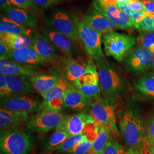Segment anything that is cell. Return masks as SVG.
Returning <instances> with one entry per match:
<instances>
[{"label": "cell", "instance_id": "6da1fadb", "mask_svg": "<svg viewBox=\"0 0 154 154\" xmlns=\"http://www.w3.org/2000/svg\"><path fill=\"white\" fill-rule=\"evenodd\" d=\"M119 129L122 140L130 154H146V129L137 109L129 107L125 110Z\"/></svg>", "mask_w": 154, "mask_h": 154}, {"label": "cell", "instance_id": "7a4b0ae2", "mask_svg": "<svg viewBox=\"0 0 154 154\" xmlns=\"http://www.w3.org/2000/svg\"><path fill=\"white\" fill-rule=\"evenodd\" d=\"M96 66L101 92L108 98L118 97L129 88L126 78L116 64L103 58L96 61Z\"/></svg>", "mask_w": 154, "mask_h": 154}, {"label": "cell", "instance_id": "3957f363", "mask_svg": "<svg viewBox=\"0 0 154 154\" xmlns=\"http://www.w3.org/2000/svg\"><path fill=\"white\" fill-rule=\"evenodd\" d=\"M77 27L79 42L82 45L88 55L95 61L105 58L102 48V34L92 28L84 17L72 14Z\"/></svg>", "mask_w": 154, "mask_h": 154}, {"label": "cell", "instance_id": "277c9868", "mask_svg": "<svg viewBox=\"0 0 154 154\" xmlns=\"http://www.w3.org/2000/svg\"><path fill=\"white\" fill-rule=\"evenodd\" d=\"M102 41L105 54L118 62L124 61L130 51L137 44L133 34L112 32L103 35Z\"/></svg>", "mask_w": 154, "mask_h": 154}, {"label": "cell", "instance_id": "5b68a950", "mask_svg": "<svg viewBox=\"0 0 154 154\" xmlns=\"http://www.w3.org/2000/svg\"><path fill=\"white\" fill-rule=\"evenodd\" d=\"M33 148V138L17 128L1 131L0 149L3 154H29Z\"/></svg>", "mask_w": 154, "mask_h": 154}, {"label": "cell", "instance_id": "8992f818", "mask_svg": "<svg viewBox=\"0 0 154 154\" xmlns=\"http://www.w3.org/2000/svg\"><path fill=\"white\" fill-rule=\"evenodd\" d=\"M42 18L46 25L72 39L79 41L78 33L72 14L60 9H52L43 14Z\"/></svg>", "mask_w": 154, "mask_h": 154}, {"label": "cell", "instance_id": "52a82bcc", "mask_svg": "<svg viewBox=\"0 0 154 154\" xmlns=\"http://www.w3.org/2000/svg\"><path fill=\"white\" fill-rule=\"evenodd\" d=\"M66 116L60 111L44 109L30 118L26 122V127L34 132H49L57 130L64 121Z\"/></svg>", "mask_w": 154, "mask_h": 154}, {"label": "cell", "instance_id": "ba28073f", "mask_svg": "<svg viewBox=\"0 0 154 154\" xmlns=\"http://www.w3.org/2000/svg\"><path fill=\"white\" fill-rule=\"evenodd\" d=\"M91 115L99 125L109 127L115 134L119 135L120 131L116 124L115 106L110 98L96 99L91 105Z\"/></svg>", "mask_w": 154, "mask_h": 154}, {"label": "cell", "instance_id": "9c48e42d", "mask_svg": "<svg viewBox=\"0 0 154 154\" xmlns=\"http://www.w3.org/2000/svg\"><path fill=\"white\" fill-rule=\"evenodd\" d=\"M1 107L29 114L40 112L44 109V105L43 101L25 94H13L2 99Z\"/></svg>", "mask_w": 154, "mask_h": 154}, {"label": "cell", "instance_id": "30bf717a", "mask_svg": "<svg viewBox=\"0 0 154 154\" xmlns=\"http://www.w3.org/2000/svg\"><path fill=\"white\" fill-rule=\"evenodd\" d=\"M154 55V54L146 48L137 45L123 61V66L129 72H142L150 68Z\"/></svg>", "mask_w": 154, "mask_h": 154}, {"label": "cell", "instance_id": "8fae6325", "mask_svg": "<svg viewBox=\"0 0 154 154\" xmlns=\"http://www.w3.org/2000/svg\"><path fill=\"white\" fill-rule=\"evenodd\" d=\"M63 76L67 82L77 88L83 77L91 71L95 65L81 63L74 58H62L61 61Z\"/></svg>", "mask_w": 154, "mask_h": 154}, {"label": "cell", "instance_id": "7c38bea8", "mask_svg": "<svg viewBox=\"0 0 154 154\" xmlns=\"http://www.w3.org/2000/svg\"><path fill=\"white\" fill-rule=\"evenodd\" d=\"M94 6L97 11L108 18L118 29L127 30L134 27L130 17L117 6L103 4L95 1Z\"/></svg>", "mask_w": 154, "mask_h": 154}, {"label": "cell", "instance_id": "4fadbf2b", "mask_svg": "<svg viewBox=\"0 0 154 154\" xmlns=\"http://www.w3.org/2000/svg\"><path fill=\"white\" fill-rule=\"evenodd\" d=\"M41 33L45 35L66 57L74 58L75 55V41L66 35L49 28L41 26Z\"/></svg>", "mask_w": 154, "mask_h": 154}, {"label": "cell", "instance_id": "5bb4252c", "mask_svg": "<svg viewBox=\"0 0 154 154\" xmlns=\"http://www.w3.org/2000/svg\"><path fill=\"white\" fill-rule=\"evenodd\" d=\"M8 60L33 69L44 66L46 63L32 46L11 51Z\"/></svg>", "mask_w": 154, "mask_h": 154}, {"label": "cell", "instance_id": "9a60e30c", "mask_svg": "<svg viewBox=\"0 0 154 154\" xmlns=\"http://www.w3.org/2000/svg\"><path fill=\"white\" fill-rule=\"evenodd\" d=\"M96 122L91 115L81 112L72 116H66L62 124L58 129L65 130L71 136L82 134L85 127Z\"/></svg>", "mask_w": 154, "mask_h": 154}, {"label": "cell", "instance_id": "2e32d148", "mask_svg": "<svg viewBox=\"0 0 154 154\" xmlns=\"http://www.w3.org/2000/svg\"><path fill=\"white\" fill-rule=\"evenodd\" d=\"M97 69V66L94 65L91 71L83 77L77 88L86 97L93 101L100 98L101 92Z\"/></svg>", "mask_w": 154, "mask_h": 154}, {"label": "cell", "instance_id": "e0dca14e", "mask_svg": "<svg viewBox=\"0 0 154 154\" xmlns=\"http://www.w3.org/2000/svg\"><path fill=\"white\" fill-rule=\"evenodd\" d=\"M67 86L66 80L60 78L55 87L42 95L44 109L60 111L63 107L64 95Z\"/></svg>", "mask_w": 154, "mask_h": 154}, {"label": "cell", "instance_id": "ac0fdd59", "mask_svg": "<svg viewBox=\"0 0 154 154\" xmlns=\"http://www.w3.org/2000/svg\"><path fill=\"white\" fill-rule=\"evenodd\" d=\"M32 47L46 62H54L58 60L54 46L43 34L37 33L33 37Z\"/></svg>", "mask_w": 154, "mask_h": 154}, {"label": "cell", "instance_id": "d6986e66", "mask_svg": "<svg viewBox=\"0 0 154 154\" xmlns=\"http://www.w3.org/2000/svg\"><path fill=\"white\" fill-rule=\"evenodd\" d=\"M93 100L86 97L78 89L67 83L63 100V107L81 111L92 105Z\"/></svg>", "mask_w": 154, "mask_h": 154}, {"label": "cell", "instance_id": "ffe728a7", "mask_svg": "<svg viewBox=\"0 0 154 154\" xmlns=\"http://www.w3.org/2000/svg\"><path fill=\"white\" fill-rule=\"evenodd\" d=\"M30 119L29 114L25 112L0 109L1 130L16 128Z\"/></svg>", "mask_w": 154, "mask_h": 154}, {"label": "cell", "instance_id": "44dd1931", "mask_svg": "<svg viewBox=\"0 0 154 154\" xmlns=\"http://www.w3.org/2000/svg\"><path fill=\"white\" fill-rule=\"evenodd\" d=\"M84 18L92 28L103 35L118 30L108 18L96 9L88 12Z\"/></svg>", "mask_w": 154, "mask_h": 154}, {"label": "cell", "instance_id": "7402d4cb", "mask_svg": "<svg viewBox=\"0 0 154 154\" xmlns=\"http://www.w3.org/2000/svg\"><path fill=\"white\" fill-rule=\"evenodd\" d=\"M5 16L25 28H35L37 25L36 18L26 10L16 6H9L4 11Z\"/></svg>", "mask_w": 154, "mask_h": 154}, {"label": "cell", "instance_id": "603a6c76", "mask_svg": "<svg viewBox=\"0 0 154 154\" xmlns=\"http://www.w3.org/2000/svg\"><path fill=\"white\" fill-rule=\"evenodd\" d=\"M0 73L5 75L32 77L39 75V72L9 60H1Z\"/></svg>", "mask_w": 154, "mask_h": 154}, {"label": "cell", "instance_id": "cb8c5ba5", "mask_svg": "<svg viewBox=\"0 0 154 154\" xmlns=\"http://www.w3.org/2000/svg\"><path fill=\"white\" fill-rule=\"evenodd\" d=\"M11 95L33 93L35 90L30 80L26 76L5 75Z\"/></svg>", "mask_w": 154, "mask_h": 154}, {"label": "cell", "instance_id": "d4e9b609", "mask_svg": "<svg viewBox=\"0 0 154 154\" xmlns=\"http://www.w3.org/2000/svg\"><path fill=\"white\" fill-rule=\"evenodd\" d=\"M0 41L11 51L32 46L33 42L32 37L10 33H0Z\"/></svg>", "mask_w": 154, "mask_h": 154}, {"label": "cell", "instance_id": "484cf974", "mask_svg": "<svg viewBox=\"0 0 154 154\" xmlns=\"http://www.w3.org/2000/svg\"><path fill=\"white\" fill-rule=\"evenodd\" d=\"M60 77L54 75L39 74L30 77V80L35 91L42 96L53 88L59 82Z\"/></svg>", "mask_w": 154, "mask_h": 154}, {"label": "cell", "instance_id": "4316f807", "mask_svg": "<svg viewBox=\"0 0 154 154\" xmlns=\"http://www.w3.org/2000/svg\"><path fill=\"white\" fill-rule=\"evenodd\" d=\"M112 131L109 127L103 125H99L98 131L92 147L88 154H103L104 149L111 137Z\"/></svg>", "mask_w": 154, "mask_h": 154}, {"label": "cell", "instance_id": "83f0119b", "mask_svg": "<svg viewBox=\"0 0 154 154\" xmlns=\"http://www.w3.org/2000/svg\"><path fill=\"white\" fill-rule=\"evenodd\" d=\"M135 88L143 97L154 99V72L146 74L134 82Z\"/></svg>", "mask_w": 154, "mask_h": 154}, {"label": "cell", "instance_id": "f1b7e54d", "mask_svg": "<svg viewBox=\"0 0 154 154\" xmlns=\"http://www.w3.org/2000/svg\"><path fill=\"white\" fill-rule=\"evenodd\" d=\"M70 136L65 130H56L54 133L44 139L41 143V151L44 153L53 151L55 148Z\"/></svg>", "mask_w": 154, "mask_h": 154}, {"label": "cell", "instance_id": "f546056e", "mask_svg": "<svg viewBox=\"0 0 154 154\" xmlns=\"http://www.w3.org/2000/svg\"><path fill=\"white\" fill-rule=\"evenodd\" d=\"M0 33H10L31 37L32 31L30 29L23 26L7 17L1 16L0 19Z\"/></svg>", "mask_w": 154, "mask_h": 154}, {"label": "cell", "instance_id": "4dcf8cb0", "mask_svg": "<svg viewBox=\"0 0 154 154\" xmlns=\"http://www.w3.org/2000/svg\"><path fill=\"white\" fill-rule=\"evenodd\" d=\"M88 138L86 135L81 134L78 135H72L59 145L57 148L54 149L55 153H65L70 152L78 144L82 142L84 140Z\"/></svg>", "mask_w": 154, "mask_h": 154}, {"label": "cell", "instance_id": "1f68e13d", "mask_svg": "<svg viewBox=\"0 0 154 154\" xmlns=\"http://www.w3.org/2000/svg\"><path fill=\"white\" fill-rule=\"evenodd\" d=\"M137 40V45L146 48L154 55V32L140 30Z\"/></svg>", "mask_w": 154, "mask_h": 154}, {"label": "cell", "instance_id": "d6a6232c", "mask_svg": "<svg viewBox=\"0 0 154 154\" xmlns=\"http://www.w3.org/2000/svg\"><path fill=\"white\" fill-rule=\"evenodd\" d=\"M103 154H130L128 149L112 138L106 146Z\"/></svg>", "mask_w": 154, "mask_h": 154}, {"label": "cell", "instance_id": "836d02e7", "mask_svg": "<svg viewBox=\"0 0 154 154\" xmlns=\"http://www.w3.org/2000/svg\"><path fill=\"white\" fill-rule=\"evenodd\" d=\"M146 154L154 149V118L146 130Z\"/></svg>", "mask_w": 154, "mask_h": 154}, {"label": "cell", "instance_id": "e575fe53", "mask_svg": "<svg viewBox=\"0 0 154 154\" xmlns=\"http://www.w3.org/2000/svg\"><path fill=\"white\" fill-rule=\"evenodd\" d=\"M134 28L137 29L139 31L144 30L154 32V13L145 17L140 22L135 25Z\"/></svg>", "mask_w": 154, "mask_h": 154}, {"label": "cell", "instance_id": "d590c367", "mask_svg": "<svg viewBox=\"0 0 154 154\" xmlns=\"http://www.w3.org/2000/svg\"><path fill=\"white\" fill-rule=\"evenodd\" d=\"M93 140H89L88 138L78 144L69 152L70 154H88L92 147Z\"/></svg>", "mask_w": 154, "mask_h": 154}, {"label": "cell", "instance_id": "8d00e7d4", "mask_svg": "<svg viewBox=\"0 0 154 154\" xmlns=\"http://www.w3.org/2000/svg\"><path fill=\"white\" fill-rule=\"evenodd\" d=\"M33 4L36 6L42 8H49L51 6L58 5L60 3L72 0H31Z\"/></svg>", "mask_w": 154, "mask_h": 154}, {"label": "cell", "instance_id": "74e56055", "mask_svg": "<svg viewBox=\"0 0 154 154\" xmlns=\"http://www.w3.org/2000/svg\"><path fill=\"white\" fill-rule=\"evenodd\" d=\"M0 95L1 99L11 95L6 79L5 75L2 74H0Z\"/></svg>", "mask_w": 154, "mask_h": 154}, {"label": "cell", "instance_id": "f35d334b", "mask_svg": "<svg viewBox=\"0 0 154 154\" xmlns=\"http://www.w3.org/2000/svg\"><path fill=\"white\" fill-rule=\"evenodd\" d=\"M13 5L25 10L31 8H35L36 6L33 4L31 0H10Z\"/></svg>", "mask_w": 154, "mask_h": 154}, {"label": "cell", "instance_id": "ab89813d", "mask_svg": "<svg viewBox=\"0 0 154 154\" xmlns=\"http://www.w3.org/2000/svg\"><path fill=\"white\" fill-rule=\"evenodd\" d=\"M127 5L130 9L134 11H146L142 1L140 0H127Z\"/></svg>", "mask_w": 154, "mask_h": 154}, {"label": "cell", "instance_id": "60d3db41", "mask_svg": "<svg viewBox=\"0 0 154 154\" xmlns=\"http://www.w3.org/2000/svg\"><path fill=\"white\" fill-rule=\"evenodd\" d=\"M11 51L8 47L0 41V58L1 60H8L9 54Z\"/></svg>", "mask_w": 154, "mask_h": 154}, {"label": "cell", "instance_id": "b9f144b4", "mask_svg": "<svg viewBox=\"0 0 154 154\" xmlns=\"http://www.w3.org/2000/svg\"><path fill=\"white\" fill-rule=\"evenodd\" d=\"M145 11L154 14V1L149 0H142Z\"/></svg>", "mask_w": 154, "mask_h": 154}, {"label": "cell", "instance_id": "7bdbcfd3", "mask_svg": "<svg viewBox=\"0 0 154 154\" xmlns=\"http://www.w3.org/2000/svg\"><path fill=\"white\" fill-rule=\"evenodd\" d=\"M13 6L10 0H0V8L1 11H4L9 6Z\"/></svg>", "mask_w": 154, "mask_h": 154}, {"label": "cell", "instance_id": "ee69618b", "mask_svg": "<svg viewBox=\"0 0 154 154\" xmlns=\"http://www.w3.org/2000/svg\"><path fill=\"white\" fill-rule=\"evenodd\" d=\"M150 68L152 69V70L153 72H154V57H153V58H152V61H151V67H150Z\"/></svg>", "mask_w": 154, "mask_h": 154}, {"label": "cell", "instance_id": "f6af8a7d", "mask_svg": "<svg viewBox=\"0 0 154 154\" xmlns=\"http://www.w3.org/2000/svg\"><path fill=\"white\" fill-rule=\"evenodd\" d=\"M117 2H127V0H116Z\"/></svg>", "mask_w": 154, "mask_h": 154}, {"label": "cell", "instance_id": "bcb514c9", "mask_svg": "<svg viewBox=\"0 0 154 154\" xmlns=\"http://www.w3.org/2000/svg\"><path fill=\"white\" fill-rule=\"evenodd\" d=\"M148 154H154V149H153L152 151H151Z\"/></svg>", "mask_w": 154, "mask_h": 154}, {"label": "cell", "instance_id": "7dc6e473", "mask_svg": "<svg viewBox=\"0 0 154 154\" xmlns=\"http://www.w3.org/2000/svg\"><path fill=\"white\" fill-rule=\"evenodd\" d=\"M149 1H154V0H149Z\"/></svg>", "mask_w": 154, "mask_h": 154}]
</instances>
